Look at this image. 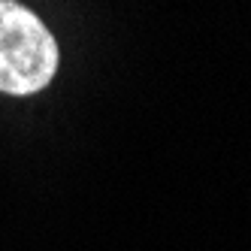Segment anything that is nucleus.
Listing matches in <instances>:
<instances>
[{
    "mask_svg": "<svg viewBox=\"0 0 251 251\" xmlns=\"http://www.w3.org/2000/svg\"><path fill=\"white\" fill-rule=\"evenodd\" d=\"M58 43L25 3L0 0V91L37 94L55 79Z\"/></svg>",
    "mask_w": 251,
    "mask_h": 251,
    "instance_id": "nucleus-1",
    "label": "nucleus"
}]
</instances>
